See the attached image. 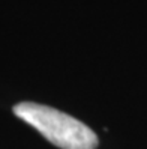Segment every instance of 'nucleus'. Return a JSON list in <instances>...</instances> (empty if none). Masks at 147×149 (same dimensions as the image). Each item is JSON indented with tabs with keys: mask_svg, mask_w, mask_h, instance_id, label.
Returning a JSON list of instances; mask_svg holds the SVG:
<instances>
[{
	"mask_svg": "<svg viewBox=\"0 0 147 149\" xmlns=\"http://www.w3.org/2000/svg\"><path fill=\"white\" fill-rule=\"evenodd\" d=\"M14 113L60 149L98 148V136L87 125L60 110L36 102H20Z\"/></svg>",
	"mask_w": 147,
	"mask_h": 149,
	"instance_id": "1",
	"label": "nucleus"
}]
</instances>
